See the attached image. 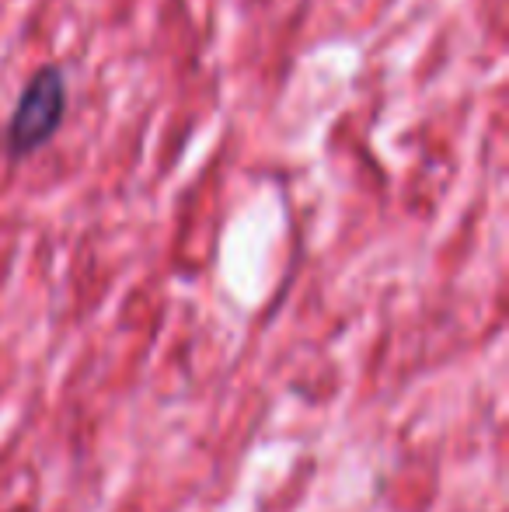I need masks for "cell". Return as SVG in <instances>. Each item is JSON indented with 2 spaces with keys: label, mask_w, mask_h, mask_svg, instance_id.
<instances>
[{
  "label": "cell",
  "mask_w": 509,
  "mask_h": 512,
  "mask_svg": "<svg viewBox=\"0 0 509 512\" xmlns=\"http://www.w3.org/2000/svg\"><path fill=\"white\" fill-rule=\"evenodd\" d=\"M63 108H67V81H63V74L53 67L39 70L25 84L11 122H7V143H11L14 154H28V150L42 147L60 126Z\"/></svg>",
  "instance_id": "6da1fadb"
}]
</instances>
